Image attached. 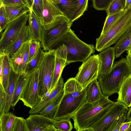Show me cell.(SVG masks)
I'll use <instances>...</instances> for the list:
<instances>
[{"mask_svg": "<svg viewBox=\"0 0 131 131\" xmlns=\"http://www.w3.org/2000/svg\"><path fill=\"white\" fill-rule=\"evenodd\" d=\"M103 95L95 101L85 102L71 117L76 131H86L102 117L115 103Z\"/></svg>", "mask_w": 131, "mask_h": 131, "instance_id": "6da1fadb", "label": "cell"}, {"mask_svg": "<svg viewBox=\"0 0 131 131\" xmlns=\"http://www.w3.org/2000/svg\"><path fill=\"white\" fill-rule=\"evenodd\" d=\"M61 44L66 47L67 65L78 61L83 62L96 49L93 45L87 44L80 39L71 29L54 44L51 50Z\"/></svg>", "mask_w": 131, "mask_h": 131, "instance_id": "7a4b0ae2", "label": "cell"}, {"mask_svg": "<svg viewBox=\"0 0 131 131\" xmlns=\"http://www.w3.org/2000/svg\"><path fill=\"white\" fill-rule=\"evenodd\" d=\"M131 74V67L126 58L115 62L109 72L98 78L103 94L109 97L118 93L124 81Z\"/></svg>", "mask_w": 131, "mask_h": 131, "instance_id": "3957f363", "label": "cell"}, {"mask_svg": "<svg viewBox=\"0 0 131 131\" xmlns=\"http://www.w3.org/2000/svg\"><path fill=\"white\" fill-rule=\"evenodd\" d=\"M131 27V6L126 9L116 24L104 34L96 39L95 48L101 52L115 44Z\"/></svg>", "mask_w": 131, "mask_h": 131, "instance_id": "277c9868", "label": "cell"}, {"mask_svg": "<svg viewBox=\"0 0 131 131\" xmlns=\"http://www.w3.org/2000/svg\"><path fill=\"white\" fill-rule=\"evenodd\" d=\"M55 49L45 51L37 68L38 71L39 95L42 100L47 95L50 88L54 69Z\"/></svg>", "mask_w": 131, "mask_h": 131, "instance_id": "5b68a950", "label": "cell"}, {"mask_svg": "<svg viewBox=\"0 0 131 131\" xmlns=\"http://www.w3.org/2000/svg\"><path fill=\"white\" fill-rule=\"evenodd\" d=\"M72 23L63 15L59 16L48 29L43 27L41 47L44 51L51 50L54 44L70 30Z\"/></svg>", "mask_w": 131, "mask_h": 131, "instance_id": "8992f818", "label": "cell"}, {"mask_svg": "<svg viewBox=\"0 0 131 131\" xmlns=\"http://www.w3.org/2000/svg\"><path fill=\"white\" fill-rule=\"evenodd\" d=\"M128 110V107L117 101L100 119L86 131H112L117 121L127 113Z\"/></svg>", "mask_w": 131, "mask_h": 131, "instance_id": "52a82bcc", "label": "cell"}, {"mask_svg": "<svg viewBox=\"0 0 131 131\" xmlns=\"http://www.w3.org/2000/svg\"><path fill=\"white\" fill-rule=\"evenodd\" d=\"M86 88L82 94L78 97L72 96L70 94H63L58 106L53 119L56 121L70 119L85 101Z\"/></svg>", "mask_w": 131, "mask_h": 131, "instance_id": "ba28073f", "label": "cell"}, {"mask_svg": "<svg viewBox=\"0 0 131 131\" xmlns=\"http://www.w3.org/2000/svg\"><path fill=\"white\" fill-rule=\"evenodd\" d=\"M38 71L37 68L27 73L25 84L20 100L24 105L30 108L40 103L38 90Z\"/></svg>", "mask_w": 131, "mask_h": 131, "instance_id": "9c48e42d", "label": "cell"}, {"mask_svg": "<svg viewBox=\"0 0 131 131\" xmlns=\"http://www.w3.org/2000/svg\"><path fill=\"white\" fill-rule=\"evenodd\" d=\"M100 65L99 54L91 56L79 68L75 78L84 89L92 81L97 79Z\"/></svg>", "mask_w": 131, "mask_h": 131, "instance_id": "30bf717a", "label": "cell"}, {"mask_svg": "<svg viewBox=\"0 0 131 131\" xmlns=\"http://www.w3.org/2000/svg\"><path fill=\"white\" fill-rule=\"evenodd\" d=\"M29 16V13H26L7 24L1 34L0 53L13 42L23 28L26 25Z\"/></svg>", "mask_w": 131, "mask_h": 131, "instance_id": "8fae6325", "label": "cell"}, {"mask_svg": "<svg viewBox=\"0 0 131 131\" xmlns=\"http://www.w3.org/2000/svg\"><path fill=\"white\" fill-rule=\"evenodd\" d=\"M26 120L29 131H57V121L53 119L36 114H30Z\"/></svg>", "mask_w": 131, "mask_h": 131, "instance_id": "7c38bea8", "label": "cell"}, {"mask_svg": "<svg viewBox=\"0 0 131 131\" xmlns=\"http://www.w3.org/2000/svg\"><path fill=\"white\" fill-rule=\"evenodd\" d=\"M60 15H63L56 5L51 0H42V9L40 18L44 29H49Z\"/></svg>", "mask_w": 131, "mask_h": 131, "instance_id": "4fadbf2b", "label": "cell"}, {"mask_svg": "<svg viewBox=\"0 0 131 131\" xmlns=\"http://www.w3.org/2000/svg\"><path fill=\"white\" fill-rule=\"evenodd\" d=\"M30 41L31 40H29L24 42L13 56L9 58L10 63L15 71L18 73H25L28 62Z\"/></svg>", "mask_w": 131, "mask_h": 131, "instance_id": "5bb4252c", "label": "cell"}, {"mask_svg": "<svg viewBox=\"0 0 131 131\" xmlns=\"http://www.w3.org/2000/svg\"><path fill=\"white\" fill-rule=\"evenodd\" d=\"M64 84L63 79L61 77L55 87L50 94L46 95L40 103L35 107L31 108L29 113L30 114H39L50 103L63 95Z\"/></svg>", "mask_w": 131, "mask_h": 131, "instance_id": "9a60e30c", "label": "cell"}, {"mask_svg": "<svg viewBox=\"0 0 131 131\" xmlns=\"http://www.w3.org/2000/svg\"><path fill=\"white\" fill-rule=\"evenodd\" d=\"M101 52L99 54L100 65L98 78L104 75L112 70L115 58L114 47H109Z\"/></svg>", "mask_w": 131, "mask_h": 131, "instance_id": "2e32d148", "label": "cell"}, {"mask_svg": "<svg viewBox=\"0 0 131 131\" xmlns=\"http://www.w3.org/2000/svg\"><path fill=\"white\" fill-rule=\"evenodd\" d=\"M30 40L28 25L22 29L13 42L7 46L0 54H6L10 58L25 41Z\"/></svg>", "mask_w": 131, "mask_h": 131, "instance_id": "e0dca14e", "label": "cell"}, {"mask_svg": "<svg viewBox=\"0 0 131 131\" xmlns=\"http://www.w3.org/2000/svg\"><path fill=\"white\" fill-rule=\"evenodd\" d=\"M28 20L30 39L41 42L43 26L40 18L33 10L29 13Z\"/></svg>", "mask_w": 131, "mask_h": 131, "instance_id": "ac0fdd59", "label": "cell"}, {"mask_svg": "<svg viewBox=\"0 0 131 131\" xmlns=\"http://www.w3.org/2000/svg\"><path fill=\"white\" fill-rule=\"evenodd\" d=\"M10 65L9 79L7 86L5 91L6 101L4 110L5 113L9 112L12 106V98L15 85L18 78L21 74L16 72L10 63Z\"/></svg>", "mask_w": 131, "mask_h": 131, "instance_id": "d6986e66", "label": "cell"}, {"mask_svg": "<svg viewBox=\"0 0 131 131\" xmlns=\"http://www.w3.org/2000/svg\"><path fill=\"white\" fill-rule=\"evenodd\" d=\"M6 14L7 24L16 19L24 14L29 13L30 9L22 4L4 5Z\"/></svg>", "mask_w": 131, "mask_h": 131, "instance_id": "ffe728a7", "label": "cell"}, {"mask_svg": "<svg viewBox=\"0 0 131 131\" xmlns=\"http://www.w3.org/2000/svg\"><path fill=\"white\" fill-rule=\"evenodd\" d=\"M56 5L63 15L73 23L78 7L77 0H61Z\"/></svg>", "mask_w": 131, "mask_h": 131, "instance_id": "44dd1931", "label": "cell"}, {"mask_svg": "<svg viewBox=\"0 0 131 131\" xmlns=\"http://www.w3.org/2000/svg\"><path fill=\"white\" fill-rule=\"evenodd\" d=\"M117 93V101L130 107L131 106V74L124 81Z\"/></svg>", "mask_w": 131, "mask_h": 131, "instance_id": "7402d4cb", "label": "cell"}, {"mask_svg": "<svg viewBox=\"0 0 131 131\" xmlns=\"http://www.w3.org/2000/svg\"><path fill=\"white\" fill-rule=\"evenodd\" d=\"M131 44V27L125 32L114 47L116 58L120 57Z\"/></svg>", "mask_w": 131, "mask_h": 131, "instance_id": "603a6c76", "label": "cell"}, {"mask_svg": "<svg viewBox=\"0 0 131 131\" xmlns=\"http://www.w3.org/2000/svg\"><path fill=\"white\" fill-rule=\"evenodd\" d=\"M103 95L97 79L92 81L86 87V99L87 102H92L101 99Z\"/></svg>", "mask_w": 131, "mask_h": 131, "instance_id": "cb8c5ba5", "label": "cell"}, {"mask_svg": "<svg viewBox=\"0 0 131 131\" xmlns=\"http://www.w3.org/2000/svg\"><path fill=\"white\" fill-rule=\"evenodd\" d=\"M27 73L21 74L16 82L12 98L11 105L13 107L20 100L25 84Z\"/></svg>", "mask_w": 131, "mask_h": 131, "instance_id": "d4e9b609", "label": "cell"}, {"mask_svg": "<svg viewBox=\"0 0 131 131\" xmlns=\"http://www.w3.org/2000/svg\"><path fill=\"white\" fill-rule=\"evenodd\" d=\"M16 117L13 113L8 112L0 116V131H12Z\"/></svg>", "mask_w": 131, "mask_h": 131, "instance_id": "484cf974", "label": "cell"}, {"mask_svg": "<svg viewBox=\"0 0 131 131\" xmlns=\"http://www.w3.org/2000/svg\"><path fill=\"white\" fill-rule=\"evenodd\" d=\"M126 10L125 9L107 16L101 35L104 34L112 27L123 14Z\"/></svg>", "mask_w": 131, "mask_h": 131, "instance_id": "4316f807", "label": "cell"}, {"mask_svg": "<svg viewBox=\"0 0 131 131\" xmlns=\"http://www.w3.org/2000/svg\"><path fill=\"white\" fill-rule=\"evenodd\" d=\"M84 89L74 78H70L64 84L63 94L82 91Z\"/></svg>", "mask_w": 131, "mask_h": 131, "instance_id": "83f0119b", "label": "cell"}, {"mask_svg": "<svg viewBox=\"0 0 131 131\" xmlns=\"http://www.w3.org/2000/svg\"><path fill=\"white\" fill-rule=\"evenodd\" d=\"M63 95L60 96L50 103L39 114L50 118L53 119Z\"/></svg>", "mask_w": 131, "mask_h": 131, "instance_id": "f1b7e54d", "label": "cell"}, {"mask_svg": "<svg viewBox=\"0 0 131 131\" xmlns=\"http://www.w3.org/2000/svg\"><path fill=\"white\" fill-rule=\"evenodd\" d=\"M44 51L41 47L39 48L35 56L27 64L25 73H28L37 68L44 55Z\"/></svg>", "mask_w": 131, "mask_h": 131, "instance_id": "f546056e", "label": "cell"}, {"mask_svg": "<svg viewBox=\"0 0 131 131\" xmlns=\"http://www.w3.org/2000/svg\"><path fill=\"white\" fill-rule=\"evenodd\" d=\"M10 69L9 58L7 55L4 54L2 81V84H1L5 91L7 86L9 80Z\"/></svg>", "mask_w": 131, "mask_h": 131, "instance_id": "4dcf8cb0", "label": "cell"}, {"mask_svg": "<svg viewBox=\"0 0 131 131\" xmlns=\"http://www.w3.org/2000/svg\"><path fill=\"white\" fill-rule=\"evenodd\" d=\"M126 0H113L106 11L107 16L125 9Z\"/></svg>", "mask_w": 131, "mask_h": 131, "instance_id": "1f68e13d", "label": "cell"}, {"mask_svg": "<svg viewBox=\"0 0 131 131\" xmlns=\"http://www.w3.org/2000/svg\"><path fill=\"white\" fill-rule=\"evenodd\" d=\"M54 126L57 131H71L73 128L69 119L57 121Z\"/></svg>", "mask_w": 131, "mask_h": 131, "instance_id": "d6a6232c", "label": "cell"}, {"mask_svg": "<svg viewBox=\"0 0 131 131\" xmlns=\"http://www.w3.org/2000/svg\"><path fill=\"white\" fill-rule=\"evenodd\" d=\"M12 131H29L26 119L22 117H17L15 120Z\"/></svg>", "mask_w": 131, "mask_h": 131, "instance_id": "836d02e7", "label": "cell"}, {"mask_svg": "<svg viewBox=\"0 0 131 131\" xmlns=\"http://www.w3.org/2000/svg\"><path fill=\"white\" fill-rule=\"evenodd\" d=\"M113 0H92L93 7L98 10L106 11Z\"/></svg>", "mask_w": 131, "mask_h": 131, "instance_id": "e575fe53", "label": "cell"}, {"mask_svg": "<svg viewBox=\"0 0 131 131\" xmlns=\"http://www.w3.org/2000/svg\"><path fill=\"white\" fill-rule=\"evenodd\" d=\"M89 0H77L78 7L74 18V20L81 16L87 10Z\"/></svg>", "mask_w": 131, "mask_h": 131, "instance_id": "d590c367", "label": "cell"}, {"mask_svg": "<svg viewBox=\"0 0 131 131\" xmlns=\"http://www.w3.org/2000/svg\"><path fill=\"white\" fill-rule=\"evenodd\" d=\"M41 47L40 42L36 40H31L29 49L28 62L35 56L39 49Z\"/></svg>", "mask_w": 131, "mask_h": 131, "instance_id": "8d00e7d4", "label": "cell"}, {"mask_svg": "<svg viewBox=\"0 0 131 131\" xmlns=\"http://www.w3.org/2000/svg\"><path fill=\"white\" fill-rule=\"evenodd\" d=\"M30 6L40 18L42 7V0H28Z\"/></svg>", "mask_w": 131, "mask_h": 131, "instance_id": "74e56055", "label": "cell"}, {"mask_svg": "<svg viewBox=\"0 0 131 131\" xmlns=\"http://www.w3.org/2000/svg\"><path fill=\"white\" fill-rule=\"evenodd\" d=\"M7 24L6 14L4 5L2 4L0 5V32H3Z\"/></svg>", "mask_w": 131, "mask_h": 131, "instance_id": "f35d334b", "label": "cell"}, {"mask_svg": "<svg viewBox=\"0 0 131 131\" xmlns=\"http://www.w3.org/2000/svg\"><path fill=\"white\" fill-rule=\"evenodd\" d=\"M6 94L2 85L0 84V116L5 113Z\"/></svg>", "mask_w": 131, "mask_h": 131, "instance_id": "ab89813d", "label": "cell"}, {"mask_svg": "<svg viewBox=\"0 0 131 131\" xmlns=\"http://www.w3.org/2000/svg\"><path fill=\"white\" fill-rule=\"evenodd\" d=\"M4 5L11 4H22L30 9V6L28 0H0V4Z\"/></svg>", "mask_w": 131, "mask_h": 131, "instance_id": "60d3db41", "label": "cell"}, {"mask_svg": "<svg viewBox=\"0 0 131 131\" xmlns=\"http://www.w3.org/2000/svg\"><path fill=\"white\" fill-rule=\"evenodd\" d=\"M127 113L124 114L118 119L116 122L112 131H119L121 125L125 122L127 119Z\"/></svg>", "mask_w": 131, "mask_h": 131, "instance_id": "b9f144b4", "label": "cell"}, {"mask_svg": "<svg viewBox=\"0 0 131 131\" xmlns=\"http://www.w3.org/2000/svg\"><path fill=\"white\" fill-rule=\"evenodd\" d=\"M130 123V121L124 122L121 125L119 131H126L129 128Z\"/></svg>", "mask_w": 131, "mask_h": 131, "instance_id": "7bdbcfd3", "label": "cell"}, {"mask_svg": "<svg viewBox=\"0 0 131 131\" xmlns=\"http://www.w3.org/2000/svg\"><path fill=\"white\" fill-rule=\"evenodd\" d=\"M84 89L82 91H78L75 92L70 94L73 97H78L82 94L84 92Z\"/></svg>", "mask_w": 131, "mask_h": 131, "instance_id": "ee69618b", "label": "cell"}, {"mask_svg": "<svg viewBox=\"0 0 131 131\" xmlns=\"http://www.w3.org/2000/svg\"><path fill=\"white\" fill-rule=\"evenodd\" d=\"M127 121H129L131 120V106L129 107L127 114Z\"/></svg>", "mask_w": 131, "mask_h": 131, "instance_id": "f6af8a7d", "label": "cell"}, {"mask_svg": "<svg viewBox=\"0 0 131 131\" xmlns=\"http://www.w3.org/2000/svg\"><path fill=\"white\" fill-rule=\"evenodd\" d=\"M126 59L128 64L131 67V54L127 53Z\"/></svg>", "mask_w": 131, "mask_h": 131, "instance_id": "bcb514c9", "label": "cell"}, {"mask_svg": "<svg viewBox=\"0 0 131 131\" xmlns=\"http://www.w3.org/2000/svg\"><path fill=\"white\" fill-rule=\"evenodd\" d=\"M131 6V0H126L125 9H127Z\"/></svg>", "mask_w": 131, "mask_h": 131, "instance_id": "7dc6e473", "label": "cell"}, {"mask_svg": "<svg viewBox=\"0 0 131 131\" xmlns=\"http://www.w3.org/2000/svg\"><path fill=\"white\" fill-rule=\"evenodd\" d=\"M126 51L127 53L131 54V44L127 48Z\"/></svg>", "mask_w": 131, "mask_h": 131, "instance_id": "c3c4849f", "label": "cell"}, {"mask_svg": "<svg viewBox=\"0 0 131 131\" xmlns=\"http://www.w3.org/2000/svg\"><path fill=\"white\" fill-rule=\"evenodd\" d=\"M52 2L56 4L59 3L61 0H51Z\"/></svg>", "mask_w": 131, "mask_h": 131, "instance_id": "681fc988", "label": "cell"}, {"mask_svg": "<svg viewBox=\"0 0 131 131\" xmlns=\"http://www.w3.org/2000/svg\"><path fill=\"white\" fill-rule=\"evenodd\" d=\"M130 121V123L129 126L126 131H131V120Z\"/></svg>", "mask_w": 131, "mask_h": 131, "instance_id": "f907efd6", "label": "cell"}]
</instances>
